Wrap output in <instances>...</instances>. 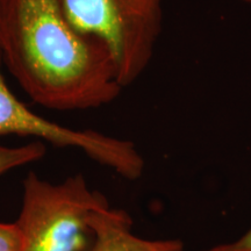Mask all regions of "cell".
I'll return each instance as SVG.
<instances>
[{"instance_id":"obj_1","label":"cell","mask_w":251,"mask_h":251,"mask_svg":"<svg viewBox=\"0 0 251 251\" xmlns=\"http://www.w3.org/2000/svg\"><path fill=\"white\" fill-rule=\"evenodd\" d=\"M0 61L36 103L97 108L124 87L101 41L78 30L61 0H0Z\"/></svg>"},{"instance_id":"obj_2","label":"cell","mask_w":251,"mask_h":251,"mask_svg":"<svg viewBox=\"0 0 251 251\" xmlns=\"http://www.w3.org/2000/svg\"><path fill=\"white\" fill-rule=\"evenodd\" d=\"M108 205L83 176L51 184L29 172L24 180L23 208L17 221L24 237L23 251H87L93 241L91 214Z\"/></svg>"},{"instance_id":"obj_3","label":"cell","mask_w":251,"mask_h":251,"mask_svg":"<svg viewBox=\"0 0 251 251\" xmlns=\"http://www.w3.org/2000/svg\"><path fill=\"white\" fill-rule=\"evenodd\" d=\"M164 0H61L71 24L107 47L122 87L148 68L159 39Z\"/></svg>"},{"instance_id":"obj_4","label":"cell","mask_w":251,"mask_h":251,"mask_svg":"<svg viewBox=\"0 0 251 251\" xmlns=\"http://www.w3.org/2000/svg\"><path fill=\"white\" fill-rule=\"evenodd\" d=\"M9 134L36 137L58 148H77L128 179L139 178L144 168L143 158L130 141L91 129H71L31 112L8 89L0 70V136Z\"/></svg>"},{"instance_id":"obj_5","label":"cell","mask_w":251,"mask_h":251,"mask_svg":"<svg viewBox=\"0 0 251 251\" xmlns=\"http://www.w3.org/2000/svg\"><path fill=\"white\" fill-rule=\"evenodd\" d=\"M93 241L87 251H184L180 240H146L133 234V220L122 209L103 206L90 218Z\"/></svg>"},{"instance_id":"obj_6","label":"cell","mask_w":251,"mask_h":251,"mask_svg":"<svg viewBox=\"0 0 251 251\" xmlns=\"http://www.w3.org/2000/svg\"><path fill=\"white\" fill-rule=\"evenodd\" d=\"M45 155L46 146L41 141L21 147H7L0 143V175L39 161Z\"/></svg>"},{"instance_id":"obj_7","label":"cell","mask_w":251,"mask_h":251,"mask_svg":"<svg viewBox=\"0 0 251 251\" xmlns=\"http://www.w3.org/2000/svg\"><path fill=\"white\" fill-rule=\"evenodd\" d=\"M24 237L17 222H0V251H23Z\"/></svg>"},{"instance_id":"obj_8","label":"cell","mask_w":251,"mask_h":251,"mask_svg":"<svg viewBox=\"0 0 251 251\" xmlns=\"http://www.w3.org/2000/svg\"><path fill=\"white\" fill-rule=\"evenodd\" d=\"M203 251H251V228L237 240L216 244Z\"/></svg>"},{"instance_id":"obj_9","label":"cell","mask_w":251,"mask_h":251,"mask_svg":"<svg viewBox=\"0 0 251 251\" xmlns=\"http://www.w3.org/2000/svg\"><path fill=\"white\" fill-rule=\"evenodd\" d=\"M242 1H246V2H250V4H251V0H242Z\"/></svg>"}]
</instances>
